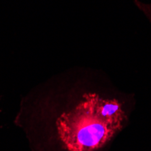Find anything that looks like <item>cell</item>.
<instances>
[{
  "mask_svg": "<svg viewBox=\"0 0 151 151\" xmlns=\"http://www.w3.org/2000/svg\"><path fill=\"white\" fill-rule=\"evenodd\" d=\"M71 102L54 119V132L64 151H104L126 128L132 94L119 90L103 71H65Z\"/></svg>",
  "mask_w": 151,
  "mask_h": 151,
  "instance_id": "1",
  "label": "cell"
},
{
  "mask_svg": "<svg viewBox=\"0 0 151 151\" xmlns=\"http://www.w3.org/2000/svg\"><path fill=\"white\" fill-rule=\"evenodd\" d=\"M134 5L151 24V3H145L141 0H134Z\"/></svg>",
  "mask_w": 151,
  "mask_h": 151,
  "instance_id": "2",
  "label": "cell"
}]
</instances>
